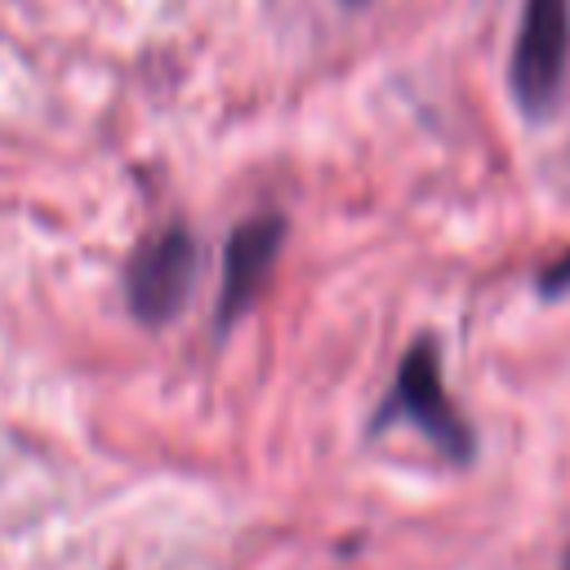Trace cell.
<instances>
[{
	"label": "cell",
	"mask_w": 570,
	"mask_h": 570,
	"mask_svg": "<svg viewBox=\"0 0 570 570\" xmlns=\"http://www.w3.org/2000/svg\"><path fill=\"white\" fill-rule=\"evenodd\" d=\"M396 419L419 428L450 463H472L476 459V432L468 428V419L450 401L445 379H441V352L428 334L405 347V356L396 365V379L387 387V401L370 419V436L387 432V423H396Z\"/></svg>",
	"instance_id": "1"
},
{
	"label": "cell",
	"mask_w": 570,
	"mask_h": 570,
	"mask_svg": "<svg viewBox=\"0 0 570 570\" xmlns=\"http://www.w3.org/2000/svg\"><path fill=\"white\" fill-rule=\"evenodd\" d=\"M196 267H200V254H196V240L187 227H165L156 236H147L129 267H125V298H129V312L142 321V325H165L183 312L187 294H191V281H196Z\"/></svg>",
	"instance_id": "3"
},
{
	"label": "cell",
	"mask_w": 570,
	"mask_h": 570,
	"mask_svg": "<svg viewBox=\"0 0 570 570\" xmlns=\"http://www.w3.org/2000/svg\"><path fill=\"white\" fill-rule=\"evenodd\" d=\"M566 67H570V0H525L521 27L512 40L508 85L517 107L530 120H543L557 111Z\"/></svg>",
	"instance_id": "2"
},
{
	"label": "cell",
	"mask_w": 570,
	"mask_h": 570,
	"mask_svg": "<svg viewBox=\"0 0 570 570\" xmlns=\"http://www.w3.org/2000/svg\"><path fill=\"white\" fill-rule=\"evenodd\" d=\"M566 570H570V552H566Z\"/></svg>",
	"instance_id": "7"
},
{
	"label": "cell",
	"mask_w": 570,
	"mask_h": 570,
	"mask_svg": "<svg viewBox=\"0 0 570 570\" xmlns=\"http://www.w3.org/2000/svg\"><path fill=\"white\" fill-rule=\"evenodd\" d=\"M539 298H566L570 294V249L561 258H552L543 272H539Z\"/></svg>",
	"instance_id": "5"
},
{
	"label": "cell",
	"mask_w": 570,
	"mask_h": 570,
	"mask_svg": "<svg viewBox=\"0 0 570 570\" xmlns=\"http://www.w3.org/2000/svg\"><path fill=\"white\" fill-rule=\"evenodd\" d=\"M281 245H285L281 214H254L232 227V236L223 245V285H218V307H214L218 334H227L258 303V294L267 289L272 267L281 258Z\"/></svg>",
	"instance_id": "4"
},
{
	"label": "cell",
	"mask_w": 570,
	"mask_h": 570,
	"mask_svg": "<svg viewBox=\"0 0 570 570\" xmlns=\"http://www.w3.org/2000/svg\"><path fill=\"white\" fill-rule=\"evenodd\" d=\"M343 4H365V0H343Z\"/></svg>",
	"instance_id": "6"
}]
</instances>
